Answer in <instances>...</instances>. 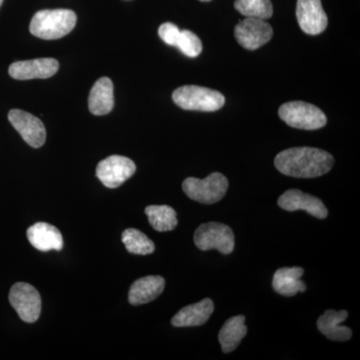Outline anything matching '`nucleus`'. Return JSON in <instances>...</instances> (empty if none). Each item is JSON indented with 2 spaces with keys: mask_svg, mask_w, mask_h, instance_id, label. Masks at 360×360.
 <instances>
[{
  "mask_svg": "<svg viewBox=\"0 0 360 360\" xmlns=\"http://www.w3.org/2000/svg\"><path fill=\"white\" fill-rule=\"evenodd\" d=\"M248 333L245 326V317L243 315L231 317L225 322L220 329L219 340L224 354L231 352L238 348L239 343L245 338Z\"/></svg>",
  "mask_w": 360,
  "mask_h": 360,
  "instance_id": "obj_20",
  "label": "nucleus"
},
{
  "mask_svg": "<svg viewBox=\"0 0 360 360\" xmlns=\"http://www.w3.org/2000/svg\"><path fill=\"white\" fill-rule=\"evenodd\" d=\"M194 243L198 250H217L224 255H231L234 250L236 239L229 225L219 222L201 224L194 233Z\"/></svg>",
  "mask_w": 360,
  "mask_h": 360,
  "instance_id": "obj_6",
  "label": "nucleus"
},
{
  "mask_svg": "<svg viewBox=\"0 0 360 360\" xmlns=\"http://www.w3.org/2000/svg\"><path fill=\"white\" fill-rule=\"evenodd\" d=\"M122 240L127 250L132 255H148L155 250L153 241L139 229H125L122 233Z\"/></svg>",
  "mask_w": 360,
  "mask_h": 360,
  "instance_id": "obj_22",
  "label": "nucleus"
},
{
  "mask_svg": "<svg viewBox=\"0 0 360 360\" xmlns=\"http://www.w3.org/2000/svg\"><path fill=\"white\" fill-rule=\"evenodd\" d=\"M8 120L23 141L33 148H39L46 141V130L41 120L20 110L9 111Z\"/></svg>",
  "mask_w": 360,
  "mask_h": 360,
  "instance_id": "obj_10",
  "label": "nucleus"
},
{
  "mask_svg": "<svg viewBox=\"0 0 360 360\" xmlns=\"http://www.w3.org/2000/svg\"><path fill=\"white\" fill-rule=\"evenodd\" d=\"M9 302L18 312L21 321L33 323L39 319L41 312V298L37 288L30 283L14 284L9 292Z\"/></svg>",
  "mask_w": 360,
  "mask_h": 360,
  "instance_id": "obj_7",
  "label": "nucleus"
},
{
  "mask_svg": "<svg viewBox=\"0 0 360 360\" xmlns=\"http://www.w3.org/2000/svg\"><path fill=\"white\" fill-rule=\"evenodd\" d=\"M278 115L286 124L298 129L316 130L326 127L328 122L321 110L303 101H290L283 104L279 108Z\"/></svg>",
  "mask_w": 360,
  "mask_h": 360,
  "instance_id": "obj_5",
  "label": "nucleus"
},
{
  "mask_svg": "<svg viewBox=\"0 0 360 360\" xmlns=\"http://www.w3.org/2000/svg\"><path fill=\"white\" fill-rule=\"evenodd\" d=\"M77 20V14L70 9H45L34 14L30 30L39 39H58L72 32Z\"/></svg>",
  "mask_w": 360,
  "mask_h": 360,
  "instance_id": "obj_2",
  "label": "nucleus"
},
{
  "mask_svg": "<svg viewBox=\"0 0 360 360\" xmlns=\"http://www.w3.org/2000/svg\"><path fill=\"white\" fill-rule=\"evenodd\" d=\"M234 37L243 49L257 51L274 37V30L266 21L246 18L234 28Z\"/></svg>",
  "mask_w": 360,
  "mask_h": 360,
  "instance_id": "obj_9",
  "label": "nucleus"
},
{
  "mask_svg": "<svg viewBox=\"0 0 360 360\" xmlns=\"http://www.w3.org/2000/svg\"><path fill=\"white\" fill-rule=\"evenodd\" d=\"M176 47L184 56L195 58L202 51V42L200 37L191 30H180Z\"/></svg>",
  "mask_w": 360,
  "mask_h": 360,
  "instance_id": "obj_24",
  "label": "nucleus"
},
{
  "mask_svg": "<svg viewBox=\"0 0 360 360\" xmlns=\"http://www.w3.org/2000/svg\"><path fill=\"white\" fill-rule=\"evenodd\" d=\"M229 186V180L219 172H213L205 179L188 177L182 184L184 193L191 200L202 205L219 202L224 198Z\"/></svg>",
  "mask_w": 360,
  "mask_h": 360,
  "instance_id": "obj_4",
  "label": "nucleus"
},
{
  "mask_svg": "<svg viewBox=\"0 0 360 360\" xmlns=\"http://www.w3.org/2000/svg\"><path fill=\"white\" fill-rule=\"evenodd\" d=\"M279 207L286 212L304 210L316 219H324L328 217V210L319 198L310 194L302 193L298 189H290L278 198Z\"/></svg>",
  "mask_w": 360,
  "mask_h": 360,
  "instance_id": "obj_12",
  "label": "nucleus"
},
{
  "mask_svg": "<svg viewBox=\"0 0 360 360\" xmlns=\"http://www.w3.org/2000/svg\"><path fill=\"white\" fill-rule=\"evenodd\" d=\"M213 311H214V304L212 300L205 298L200 302L187 305L180 309L172 319V323L175 328L200 326L210 319Z\"/></svg>",
  "mask_w": 360,
  "mask_h": 360,
  "instance_id": "obj_15",
  "label": "nucleus"
},
{
  "mask_svg": "<svg viewBox=\"0 0 360 360\" xmlns=\"http://www.w3.org/2000/svg\"><path fill=\"white\" fill-rule=\"evenodd\" d=\"M234 7L245 18L266 20L274 14V6L270 0H236Z\"/></svg>",
  "mask_w": 360,
  "mask_h": 360,
  "instance_id": "obj_23",
  "label": "nucleus"
},
{
  "mask_svg": "<svg viewBox=\"0 0 360 360\" xmlns=\"http://www.w3.org/2000/svg\"><path fill=\"white\" fill-rule=\"evenodd\" d=\"M2 2H4V0H0V6H1Z\"/></svg>",
  "mask_w": 360,
  "mask_h": 360,
  "instance_id": "obj_27",
  "label": "nucleus"
},
{
  "mask_svg": "<svg viewBox=\"0 0 360 360\" xmlns=\"http://www.w3.org/2000/svg\"><path fill=\"white\" fill-rule=\"evenodd\" d=\"M27 238L30 245L37 250L47 252L63 248V234L54 225L46 222H37L27 229Z\"/></svg>",
  "mask_w": 360,
  "mask_h": 360,
  "instance_id": "obj_14",
  "label": "nucleus"
},
{
  "mask_svg": "<svg viewBox=\"0 0 360 360\" xmlns=\"http://www.w3.org/2000/svg\"><path fill=\"white\" fill-rule=\"evenodd\" d=\"M172 99L182 110L205 112L221 110L225 103L224 94L217 90L198 85H184L179 87L172 94Z\"/></svg>",
  "mask_w": 360,
  "mask_h": 360,
  "instance_id": "obj_3",
  "label": "nucleus"
},
{
  "mask_svg": "<svg viewBox=\"0 0 360 360\" xmlns=\"http://www.w3.org/2000/svg\"><path fill=\"white\" fill-rule=\"evenodd\" d=\"M348 317L347 310H326L317 321V328L322 335L333 341H347L352 338V329L341 326Z\"/></svg>",
  "mask_w": 360,
  "mask_h": 360,
  "instance_id": "obj_17",
  "label": "nucleus"
},
{
  "mask_svg": "<svg viewBox=\"0 0 360 360\" xmlns=\"http://www.w3.org/2000/svg\"><path fill=\"white\" fill-rule=\"evenodd\" d=\"M149 224L156 231H174L179 224L176 212L168 205H149L146 208Z\"/></svg>",
  "mask_w": 360,
  "mask_h": 360,
  "instance_id": "obj_21",
  "label": "nucleus"
},
{
  "mask_svg": "<svg viewBox=\"0 0 360 360\" xmlns=\"http://www.w3.org/2000/svg\"><path fill=\"white\" fill-rule=\"evenodd\" d=\"M296 18L302 32L309 35L321 34L328 27V15L321 0H297Z\"/></svg>",
  "mask_w": 360,
  "mask_h": 360,
  "instance_id": "obj_11",
  "label": "nucleus"
},
{
  "mask_svg": "<svg viewBox=\"0 0 360 360\" xmlns=\"http://www.w3.org/2000/svg\"><path fill=\"white\" fill-rule=\"evenodd\" d=\"M165 288V278L160 276H148L137 279L129 290V303L141 305L153 302L162 293Z\"/></svg>",
  "mask_w": 360,
  "mask_h": 360,
  "instance_id": "obj_16",
  "label": "nucleus"
},
{
  "mask_svg": "<svg viewBox=\"0 0 360 360\" xmlns=\"http://www.w3.org/2000/svg\"><path fill=\"white\" fill-rule=\"evenodd\" d=\"M200 1L208 2V1H212V0H200Z\"/></svg>",
  "mask_w": 360,
  "mask_h": 360,
  "instance_id": "obj_26",
  "label": "nucleus"
},
{
  "mask_svg": "<svg viewBox=\"0 0 360 360\" xmlns=\"http://www.w3.org/2000/svg\"><path fill=\"white\" fill-rule=\"evenodd\" d=\"M115 106L113 84L110 78L101 77L90 90L89 108L94 115H108Z\"/></svg>",
  "mask_w": 360,
  "mask_h": 360,
  "instance_id": "obj_19",
  "label": "nucleus"
},
{
  "mask_svg": "<svg viewBox=\"0 0 360 360\" xmlns=\"http://www.w3.org/2000/svg\"><path fill=\"white\" fill-rule=\"evenodd\" d=\"M335 160L330 153L315 148H292L276 156L279 172L296 179H315L330 172Z\"/></svg>",
  "mask_w": 360,
  "mask_h": 360,
  "instance_id": "obj_1",
  "label": "nucleus"
},
{
  "mask_svg": "<svg viewBox=\"0 0 360 360\" xmlns=\"http://www.w3.org/2000/svg\"><path fill=\"white\" fill-rule=\"evenodd\" d=\"M180 30L179 26L172 22H165L160 25L158 30L160 37L165 44L176 46L177 40H179Z\"/></svg>",
  "mask_w": 360,
  "mask_h": 360,
  "instance_id": "obj_25",
  "label": "nucleus"
},
{
  "mask_svg": "<svg viewBox=\"0 0 360 360\" xmlns=\"http://www.w3.org/2000/svg\"><path fill=\"white\" fill-rule=\"evenodd\" d=\"M136 172V165L129 158L111 155L97 165L96 176L108 188H117Z\"/></svg>",
  "mask_w": 360,
  "mask_h": 360,
  "instance_id": "obj_8",
  "label": "nucleus"
},
{
  "mask_svg": "<svg viewBox=\"0 0 360 360\" xmlns=\"http://www.w3.org/2000/svg\"><path fill=\"white\" fill-rule=\"evenodd\" d=\"M304 270L302 267H283L276 270L272 279V288L279 295L290 297L307 290V284L302 281Z\"/></svg>",
  "mask_w": 360,
  "mask_h": 360,
  "instance_id": "obj_18",
  "label": "nucleus"
},
{
  "mask_svg": "<svg viewBox=\"0 0 360 360\" xmlns=\"http://www.w3.org/2000/svg\"><path fill=\"white\" fill-rule=\"evenodd\" d=\"M59 70V63L54 58H37L18 61L9 66V75L14 79L30 80L53 77Z\"/></svg>",
  "mask_w": 360,
  "mask_h": 360,
  "instance_id": "obj_13",
  "label": "nucleus"
}]
</instances>
